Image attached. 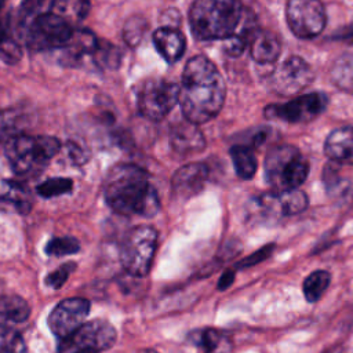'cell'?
<instances>
[{"label":"cell","instance_id":"cell-10","mask_svg":"<svg viewBox=\"0 0 353 353\" xmlns=\"http://www.w3.org/2000/svg\"><path fill=\"white\" fill-rule=\"evenodd\" d=\"M285 18L291 32L299 39H313L325 26L327 17L320 0H288Z\"/></svg>","mask_w":353,"mask_h":353},{"label":"cell","instance_id":"cell-11","mask_svg":"<svg viewBox=\"0 0 353 353\" xmlns=\"http://www.w3.org/2000/svg\"><path fill=\"white\" fill-rule=\"evenodd\" d=\"M327 102L328 99L325 94L310 92L283 105H269L265 109V114L269 119H276L292 124L307 123L325 110Z\"/></svg>","mask_w":353,"mask_h":353},{"label":"cell","instance_id":"cell-8","mask_svg":"<svg viewBox=\"0 0 353 353\" xmlns=\"http://www.w3.org/2000/svg\"><path fill=\"white\" fill-rule=\"evenodd\" d=\"M73 28L52 12L39 14L26 28V46L32 51L62 48L72 37Z\"/></svg>","mask_w":353,"mask_h":353},{"label":"cell","instance_id":"cell-3","mask_svg":"<svg viewBox=\"0 0 353 353\" xmlns=\"http://www.w3.org/2000/svg\"><path fill=\"white\" fill-rule=\"evenodd\" d=\"M244 18L239 0H194L189 10L192 34L197 40H226Z\"/></svg>","mask_w":353,"mask_h":353},{"label":"cell","instance_id":"cell-4","mask_svg":"<svg viewBox=\"0 0 353 353\" xmlns=\"http://www.w3.org/2000/svg\"><path fill=\"white\" fill-rule=\"evenodd\" d=\"M61 142L48 135H17L6 142V156L17 175L37 174L59 152Z\"/></svg>","mask_w":353,"mask_h":353},{"label":"cell","instance_id":"cell-1","mask_svg":"<svg viewBox=\"0 0 353 353\" xmlns=\"http://www.w3.org/2000/svg\"><path fill=\"white\" fill-rule=\"evenodd\" d=\"M226 84L216 66L204 55L190 58L179 85L181 110L185 120L203 124L214 119L223 106Z\"/></svg>","mask_w":353,"mask_h":353},{"label":"cell","instance_id":"cell-17","mask_svg":"<svg viewBox=\"0 0 353 353\" xmlns=\"http://www.w3.org/2000/svg\"><path fill=\"white\" fill-rule=\"evenodd\" d=\"M248 48L251 58L262 65L277 61L281 52V44L279 37L266 29H256L251 33L248 40Z\"/></svg>","mask_w":353,"mask_h":353},{"label":"cell","instance_id":"cell-26","mask_svg":"<svg viewBox=\"0 0 353 353\" xmlns=\"http://www.w3.org/2000/svg\"><path fill=\"white\" fill-rule=\"evenodd\" d=\"M26 124V114L21 109L0 110V142H8L11 138L21 135Z\"/></svg>","mask_w":353,"mask_h":353},{"label":"cell","instance_id":"cell-38","mask_svg":"<svg viewBox=\"0 0 353 353\" xmlns=\"http://www.w3.org/2000/svg\"><path fill=\"white\" fill-rule=\"evenodd\" d=\"M7 39V23L0 15V43H3Z\"/></svg>","mask_w":353,"mask_h":353},{"label":"cell","instance_id":"cell-9","mask_svg":"<svg viewBox=\"0 0 353 353\" xmlns=\"http://www.w3.org/2000/svg\"><path fill=\"white\" fill-rule=\"evenodd\" d=\"M114 327L102 319H94L80 325L72 335L59 342V353H73L77 350H106L116 342Z\"/></svg>","mask_w":353,"mask_h":353},{"label":"cell","instance_id":"cell-24","mask_svg":"<svg viewBox=\"0 0 353 353\" xmlns=\"http://www.w3.org/2000/svg\"><path fill=\"white\" fill-rule=\"evenodd\" d=\"M90 11V0H52L50 12L66 21L70 26L84 21Z\"/></svg>","mask_w":353,"mask_h":353},{"label":"cell","instance_id":"cell-34","mask_svg":"<svg viewBox=\"0 0 353 353\" xmlns=\"http://www.w3.org/2000/svg\"><path fill=\"white\" fill-rule=\"evenodd\" d=\"M22 57V50L21 47L14 41L10 40L8 37L0 43V59L4 61L8 65L17 63Z\"/></svg>","mask_w":353,"mask_h":353},{"label":"cell","instance_id":"cell-40","mask_svg":"<svg viewBox=\"0 0 353 353\" xmlns=\"http://www.w3.org/2000/svg\"><path fill=\"white\" fill-rule=\"evenodd\" d=\"M139 353H157V352L153 350V349H143V350H141Z\"/></svg>","mask_w":353,"mask_h":353},{"label":"cell","instance_id":"cell-28","mask_svg":"<svg viewBox=\"0 0 353 353\" xmlns=\"http://www.w3.org/2000/svg\"><path fill=\"white\" fill-rule=\"evenodd\" d=\"M80 250V243L77 239L70 236H62V237H52L46 244V254L48 256H65L76 254Z\"/></svg>","mask_w":353,"mask_h":353},{"label":"cell","instance_id":"cell-16","mask_svg":"<svg viewBox=\"0 0 353 353\" xmlns=\"http://www.w3.org/2000/svg\"><path fill=\"white\" fill-rule=\"evenodd\" d=\"M170 143L176 153L188 156L192 153L201 152L205 146V139L201 131L197 128V124H193L186 120L172 127Z\"/></svg>","mask_w":353,"mask_h":353},{"label":"cell","instance_id":"cell-15","mask_svg":"<svg viewBox=\"0 0 353 353\" xmlns=\"http://www.w3.org/2000/svg\"><path fill=\"white\" fill-rule=\"evenodd\" d=\"M208 174L210 170L204 163H189L182 165L171 179L172 192L181 199H189L204 188Z\"/></svg>","mask_w":353,"mask_h":353},{"label":"cell","instance_id":"cell-2","mask_svg":"<svg viewBox=\"0 0 353 353\" xmlns=\"http://www.w3.org/2000/svg\"><path fill=\"white\" fill-rule=\"evenodd\" d=\"M103 196L106 204L121 215L150 218L160 210L157 192L146 171L135 164L121 163L112 167L106 175Z\"/></svg>","mask_w":353,"mask_h":353},{"label":"cell","instance_id":"cell-22","mask_svg":"<svg viewBox=\"0 0 353 353\" xmlns=\"http://www.w3.org/2000/svg\"><path fill=\"white\" fill-rule=\"evenodd\" d=\"M190 341L203 353H226L230 349L229 338L215 328L193 331L190 334Z\"/></svg>","mask_w":353,"mask_h":353},{"label":"cell","instance_id":"cell-35","mask_svg":"<svg viewBox=\"0 0 353 353\" xmlns=\"http://www.w3.org/2000/svg\"><path fill=\"white\" fill-rule=\"evenodd\" d=\"M142 32H143L142 21L138 19V18H134V19H131V21L125 25L124 37H125V40H127L130 44L134 46V44H137V43L141 40Z\"/></svg>","mask_w":353,"mask_h":353},{"label":"cell","instance_id":"cell-19","mask_svg":"<svg viewBox=\"0 0 353 353\" xmlns=\"http://www.w3.org/2000/svg\"><path fill=\"white\" fill-rule=\"evenodd\" d=\"M153 44L157 52L168 63H175L185 52L186 41L183 34L174 28H159L153 33Z\"/></svg>","mask_w":353,"mask_h":353},{"label":"cell","instance_id":"cell-30","mask_svg":"<svg viewBox=\"0 0 353 353\" xmlns=\"http://www.w3.org/2000/svg\"><path fill=\"white\" fill-rule=\"evenodd\" d=\"M76 269V263L74 262H66V263H62L59 268L54 269L52 272H50L46 279H44V284L47 287H51L54 290H58L61 288L66 280L69 279V274Z\"/></svg>","mask_w":353,"mask_h":353},{"label":"cell","instance_id":"cell-31","mask_svg":"<svg viewBox=\"0 0 353 353\" xmlns=\"http://www.w3.org/2000/svg\"><path fill=\"white\" fill-rule=\"evenodd\" d=\"M0 353H28V347L22 335L17 331L8 330L1 338Z\"/></svg>","mask_w":353,"mask_h":353},{"label":"cell","instance_id":"cell-36","mask_svg":"<svg viewBox=\"0 0 353 353\" xmlns=\"http://www.w3.org/2000/svg\"><path fill=\"white\" fill-rule=\"evenodd\" d=\"M68 148H69V154H70V157L73 159V161H74L76 164H81V163L85 161L87 157H85L83 149H80L76 143L69 142V143H68Z\"/></svg>","mask_w":353,"mask_h":353},{"label":"cell","instance_id":"cell-27","mask_svg":"<svg viewBox=\"0 0 353 353\" xmlns=\"http://www.w3.org/2000/svg\"><path fill=\"white\" fill-rule=\"evenodd\" d=\"M331 283V276L327 270L312 272L302 284V291L307 302H317Z\"/></svg>","mask_w":353,"mask_h":353},{"label":"cell","instance_id":"cell-14","mask_svg":"<svg viewBox=\"0 0 353 353\" xmlns=\"http://www.w3.org/2000/svg\"><path fill=\"white\" fill-rule=\"evenodd\" d=\"M313 80V70L310 65L299 58H287L274 72L272 84L281 95H292L302 91Z\"/></svg>","mask_w":353,"mask_h":353},{"label":"cell","instance_id":"cell-20","mask_svg":"<svg viewBox=\"0 0 353 353\" xmlns=\"http://www.w3.org/2000/svg\"><path fill=\"white\" fill-rule=\"evenodd\" d=\"M99 40L87 29L73 30L69 41L61 48L63 50V61L66 63H77L85 57H92L97 51Z\"/></svg>","mask_w":353,"mask_h":353},{"label":"cell","instance_id":"cell-23","mask_svg":"<svg viewBox=\"0 0 353 353\" xmlns=\"http://www.w3.org/2000/svg\"><path fill=\"white\" fill-rule=\"evenodd\" d=\"M0 201L11 204L19 214H28L32 208V199L28 188L15 181L0 182Z\"/></svg>","mask_w":353,"mask_h":353},{"label":"cell","instance_id":"cell-5","mask_svg":"<svg viewBox=\"0 0 353 353\" xmlns=\"http://www.w3.org/2000/svg\"><path fill=\"white\" fill-rule=\"evenodd\" d=\"M265 179L273 192L298 189L309 175V163L292 145L272 148L265 157Z\"/></svg>","mask_w":353,"mask_h":353},{"label":"cell","instance_id":"cell-13","mask_svg":"<svg viewBox=\"0 0 353 353\" xmlns=\"http://www.w3.org/2000/svg\"><path fill=\"white\" fill-rule=\"evenodd\" d=\"M90 301L85 298H66L61 301L48 316V327L59 339L72 335L80 325L85 323L90 313Z\"/></svg>","mask_w":353,"mask_h":353},{"label":"cell","instance_id":"cell-12","mask_svg":"<svg viewBox=\"0 0 353 353\" xmlns=\"http://www.w3.org/2000/svg\"><path fill=\"white\" fill-rule=\"evenodd\" d=\"M307 196L298 189L285 192H270L254 199V212L266 219L291 216L306 210Z\"/></svg>","mask_w":353,"mask_h":353},{"label":"cell","instance_id":"cell-7","mask_svg":"<svg viewBox=\"0 0 353 353\" xmlns=\"http://www.w3.org/2000/svg\"><path fill=\"white\" fill-rule=\"evenodd\" d=\"M179 98V85L167 79H148L145 80L137 95L139 113L152 120H163L175 106Z\"/></svg>","mask_w":353,"mask_h":353},{"label":"cell","instance_id":"cell-37","mask_svg":"<svg viewBox=\"0 0 353 353\" xmlns=\"http://www.w3.org/2000/svg\"><path fill=\"white\" fill-rule=\"evenodd\" d=\"M234 281V270H225L218 280V290L223 291L229 288Z\"/></svg>","mask_w":353,"mask_h":353},{"label":"cell","instance_id":"cell-25","mask_svg":"<svg viewBox=\"0 0 353 353\" xmlns=\"http://www.w3.org/2000/svg\"><path fill=\"white\" fill-rule=\"evenodd\" d=\"M230 157L236 174L241 179H251L258 168L256 157L247 145H234L230 149Z\"/></svg>","mask_w":353,"mask_h":353},{"label":"cell","instance_id":"cell-39","mask_svg":"<svg viewBox=\"0 0 353 353\" xmlns=\"http://www.w3.org/2000/svg\"><path fill=\"white\" fill-rule=\"evenodd\" d=\"M73 353H99V352H95V350H77V352H73Z\"/></svg>","mask_w":353,"mask_h":353},{"label":"cell","instance_id":"cell-33","mask_svg":"<svg viewBox=\"0 0 353 353\" xmlns=\"http://www.w3.org/2000/svg\"><path fill=\"white\" fill-rule=\"evenodd\" d=\"M273 248H274V244H266V245H263L262 248L256 250L255 252L250 254L248 256L240 259V261L236 263V269H245V268H251V266H255V265L263 262L265 259H268V258L272 255Z\"/></svg>","mask_w":353,"mask_h":353},{"label":"cell","instance_id":"cell-6","mask_svg":"<svg viewBox=\"0 0 353 353\" xmlns=\"http://www.w3.org/2000/svg\"><path fill=\"white\" fill-rule=\"evenodd\" d=\"M157 247V232L148 225H139L128 230L121 247L120 262L124 270L135 277H145L152 266Z\"/></svg>","mask_w":353,"mask_h":353},{"label":"cell","instance_id":"cell-18","mask_svg":"<svg viewBox=\"0 0 353 353\" xmlns=\"http://www.w3.org/2000/svg\"><path fill=\"white\" fill-rule=\"evenodd\" d=\"M324 153L335 163L353 164V127H341L328 134Z\"/></svg>","mask_w":353,"mask_h":353},{"label":"cell","instance_id":"cell-21","mask_svg":"<svg viewBox=\"0 0 353 353\" xmlns=\"http://www.w3.org/2000/svg\"><path fill=\"white\" fill-rule=\"evenodd\" d=\"M30 314L29 303L18 295L0 296V328L19 324L28 320Z\"/></svg>","mask_w":353,"mask_h":353},{"label":"cell","instance_id":"cell-32","mask_svg":"<svg viewBox=\"0 0 353 353\" xmlns=\"http://www.w3.org/2000/svg\"><path fill=\"white\" fill-rule=\"evenodd\" d=\"M44 0H22L19 6V22L22 26H28L33 18L39 15V11L43 6Z\"/></svg>","mask_w":353,"mask_h":353},{"label":"cell","instance_id":"cell-29","mask_svg":"<svg viewBox=\"0 0 353 353\" xmlns=\"http://www.w3.org/2000/svg\"><path fill=\"white\" fill-rule=\"evenodd\" d=\"M72 188L73 182L69 178H50L37 185L36 192L44 199H51L69 193Z\"/></svg>","mask_w":353,"mask_h":353}]
</instances>
